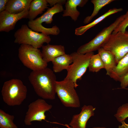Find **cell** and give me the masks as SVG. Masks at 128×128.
<instances>
[{
	"instance_id": "1",
	"label": "cell",
	"mask_w": 128,
	"mask_h": 128,
	"mask_svg": "<svg viewBox=\"0 0 128 128\" xmlns=\"http://www.w3.org/2000/svg\"><path fill=\"white\" fill-rule=\"evenodd\" d=\"M28 79L39 96L43 99H55L56 77L51 69L46 67L41 70L32 71L28 76Z\"/></svg>"
},
{
	"instance_id": "2",
	"label": "cell",
	"mask_w": 128,
	"mask_h": 128,
	"mask_svg": "<svg viewBox=\"0 0 128 128\" xmlns=\"http://www.w3.org/2000/svg\"><path fill=\"white\" fill-rule=\"evenodd\" d=\"M26 87L20 80L13 79L5 82L1 91L4 101L8 105H21L26 99Z\"/></svg>"
},
{
	"instance_id": "3",
	"label": "cell",
	"mask_w": 128,
	"mask_h": 128,
	"mask_svg": "<svg viewBox=\"0 0 128 128\" xmlns=\"http://www.w3.org/2000/svg\"><path fill=\"white\" fill-rule=\"evenodd\" d=\"M63 5L57 4L50 8L39 17L33 20H29L28 26L32 30L37 32H40L47 35H58L60 32L59 28L56 25L51 28L44 27L42 23L45 22L47 24H50L53 21V17L55 14L63 11Z\"/></svg>"
},
{
	"instance_id": "4",
	"label": "cell",
	"mask_w": 128,
	"mask_h": 128,
	"mask_svg": "<svg viewBox=\"0 0 128 128\" xmlns=\"http://www.w3.org/2000/svg\"><path fill=\"white\" fill-rule=\"evenodd\" d=\"M18 57L23 64L32 71L47 67V63L43 59L41 52L31 45L21 44L18 49Z\"/></svg>"
},
{
	"instance_id": "5",
	"label": "cell",
	"mask_w": 128,
	"mask_h": 128,
	"mask_svg": "<svg viewBox=\"0 0 128 128\" xmlns=\"http://www.w3.org/2000/svg\"><path fill=\"white\" fill-rule=\"evenodd\" d=\"M14 36V43L30 45L38 49L42 47L44 43L48 44L51 41L49 35L35 32L26 24L22 25L16 31Z\"/></svg>"
},
{
	"instance_id": "6",
	"label": "cell",
	"mask_w": 128,
	"mask_h": 128,
	"mask_svg": "<svg viewBox=\"0 0 128 128\" xmlns=\"http://www.w3.org/2000/svg\"><path fill=\"white\" fill-rule=\"evenodd\" d=\"M94 54L93 52L82 54L76 52L70 54L73 62L67 69V74L65 78L72 81L76 88L78 86L77 81L81 79L86 72L88 68L91 58Z\"/></svg>"
},
{
	"instance_id": "7",
	"label": "cell",
	"mask_w": 128,
	"mask_h": 128,
	"mask_svg": "<svg viewBox=\"0 0 128 128\" xmlns=\"http://www.w3.org/2000/svg\"><path fill=\"white\" fill-rule=\"evenodd\" d=\"M75 86L72 80L64 78L56 82V93L62 104L65 107L78 108L80 106V100L75 89Z\"/></svg>"
},
{
	"instance_id": "8",
	"label": "cell",
	"mask_w": 128,
	"mask_h": 128,
	"mask_svg": "<svg viewBox=\"0 0 128 128\" xmlns=\"http://www.w3.org/2000/svg\"><path fill=\"white\" fill-rule=\"evenodd\" d=\"M102 47L113 54L117 64L128 53V32L112 33Z\"/></svg>"
},
{
	"instance_id": "9",
	"label": "cell",
	"mask_w": 128,
	"mask_h": 128,
	"mask_svg": "<svg viewBox=\"0 0 128 128\" xmlns=\"http://www.w3.org/2000/svg\"><path fill=\"white\" fill-rule=\"evenodd\" d=\"M122 19V15L118 18L109 26L104 28L91 40L79 47L77 52L85 54L98 50L102 47Z\"/></svg>"
},
{
	"instance_id": "10",
	"label": "cell",
	"mask_w": 128,
	"mask_h": 128,
	"mask_svg": "<svg viewBox=\"0 0 128 128\" xmlns=\"http://www.w3.org/2000/svg\"><path fill=\"white\" fill-rule=\"evenodd\" d=\"M52 106L47 103L44 99H38L30 103L28 105L24 120L25 124L29 126L34 121H41L45 120V113L49 110Z\"/></svg>"
},
{
	"instance_id": "11",
	"label": "cell",
	"mask_w": 128,
	"mask_h": 128,
	"mask_svg": "<svg viewBox=\"0 0 128 128\" xmlns=\"http://www.w3.org/2000/svg\"><path fill=\"white\" fill-rule=\"evenodd\" d=\"M29 9L18 14L10 13L6 10L0 12V31L9 32L15 28L17 22L27 18Z\"/></svg>"
},
{
	"instance_id": "12",
	"label": "cell",
	"mask_w": 128,
	"mask_h": 128,
	"mask_svg": "<svg viewBox=\"0 0 128 128\" xmlns=\"http://www.w3.org/2000/svg\"><path fill=\"white\" fill-rule=\"evenodd\" d=\"M95 109L92 105H84L79 114L73 116L69 125L74 128H86L88 120L94 116Z\"/></svg>"
},
{
	"instance_id": "13",
	"label": "cell",
	"mask_w": 128,
	"mask_h": 128,
	"mask_svg": "<svg viewBox=\"0 0 128 128\" xmlns=\"http://www.w3.org/2000/svg\"><path fill=\"white\" fill-rule=\"evenodd\" d=\"M41 52L43 60L48 63L55 58L65 54L64 46L61 45L49 44L43 45Z\"/></svg>"
},
{
	"instance_id": "14",
	"label": "cell",
	"mask_w": 128,
	"mask_h": 128,
	"mask_svg": "<svg viewBox=\"0 0 128 128\" xmlns=\"http://www.w3.org/2000/svg\"><path fill=\"white\" fill-rule=\"evenodd\" d=\"M88 1V0H67L65 4V9L64 10L63 17L69 16L74 21L78 19L80 12L77 9V6L82 7Z\"/></svg>"
},
{
	"instance_id": "15",
	"label": "cell",
	"mask_w": 128,
	"mask_h": 128,
	"mask_svg": "<svg viewBox=\"0 0 128 128\" xmlns=\"http://www.w3.org/2000/svg\"><path fill=\"white\" fill-rule=\"evenodd\" d=\"M98 51L103 63L106 72V75L110 76L117 64L115 57L110 52L102 47L99 49Z\"/></svg>"
},
{
	"instance_id": "16",
	"label": "cell",
	"mask_w": 128,
	"mask_h": 128,
	"mask_svg": "<svg viewBox=\"0 0 128 128\" xmlns=\"http://www.w3.org/2000/svg\"><path fill=\"white\" fill-rule=\"evenodd\" d=\"M123 10V9L121 8H114L110 9L92 22L86 25L82 26L76 28L75 30V34L78 36L83 34L88 29L94 26L108 17L116 13L121 12Z\"/></svg>"
},
{
	"instance_id": "17",
	"label": "cell",
	"mask_w": 128,
	"mask_h": 128,
	"mask_svg": "<svg viewBox=\"0 0 128 128\" xmlns=\"http://www.w3.org/2000/svg\"><path fill=\"white\" fill-rule=\"evenodd\" d=\"M32 0H8L5 10L10 13H20L29 9L30 4Z\"/></svg>"
},
{
	"instance_id": "18",
	"label": "cell",
	"mask_w": 128,
	"mask_h": 128,
	"mask_svg": "<svg viewBox=\"0 0 128 128\" xmlns=\"http://www.w3.org/2000/svg\"><path fill=\"white\" fill-rule=\"evenodd\" d=\"M48 6L46 0H33L29 9L27 18L29 20H34L38 15L42 14Z\"/></svg>"
},
{
	"instance_id": "19",
	"label": "cell",
	"mask_w": 128,
	"mask_h": 128,
	"mask_svg": "<svg viewBox=\"0 0 128 128\" xmlns=\"http://www.w3.org/2000/svg\"><path fill=\"white\" fill-rule=\"evenodd\" d=\"M128 73V53L118 63L110 76L116 81Z\"/></svg>"
},
{
	"instance_id": "20",
	"label": "cell",
	"mask_w": 128,
	"mask_h": 128,
	"mask_svg": "<svg viewBox=\"0 0 128 128\" xmlns=\"http://www.w3.org/2000/svg\"><path fill=\"white\" fill-rule=\"evenodd\" d=\"M53 64V71L55 73L61 72L67 69L73 62L70 55L65 54L54 59L52 61Z\"/></svg>"
},
{
	"instance_id": "21",
	"label": "cell",
	"mask_w": 128,
	"mask_h": 128,
	"mask_svg": "<svg viewBox=\"0 0 128 128\" xmlns=\"http://www.w3.org/2000/svg\"><path fill=\"white\" fill-rule=\"evenodd\" d=\"M114 1V0H91V2L94 5V9L91 15L85 18L84 23L85 24L89 23L103 7Z\"/></svg>"
},
{
	"instance_id": "22",
	"label": "cell",
	"mask_w": 128,
	"mask_h": 128,
	"mask_svg": "<svg viewBox=\"0 0 128 128\" xmlns=\"http://www.w3.org/2000/svg\"><path fill=\"white\" fill-rule=\"evenodd\" d=\"M14 115L7 113L0 109V128H18V127L14 122Z\"/></svg>"
},
{
	"instance_id": "23",
	"label": "cell",
	"mask_w": 128,
	"mask_h": 128,
	"mask_svg": "<svg viewBox=\"0 0 128 128\" xmlns=\"http://www.w3.org/2000/svg\"><path fill=\"white\" fill-rule=\"evenodd\" d=\"M88 68L89 71L93 72H97L102 69H105L103 63L98 53L94 54L91 56Z\"/></svg>"
},
{
	"instance_id": "24",
	"label": "cell",
	"mask_w": 128,
	"mask_h": 128,
	"mask_svg": "<svg viewBox=\"0 0 128 128\" xmlns=\"http://www.w3.org/2000/svg\"><path fill=\"white\" fill-rule=\"evenodd\" d=\"M128 26V11L123 15V19L120 22L115 29L112 33H115L119 32H125Z\"/></svg>"
},
{
	"instance_id": "25",
	"label": "cell",
	"mask_w": 128,
	"mask_h": 128,
	"mask_svg": "<svg viewBox=\"0 0 128 128\" xmlns=\"http://www.w3.org/2000/svg\"><path fill=\"white\" fill-rule=\"evenodd\" d=\"M121 88H120L125 89L128 86V73L126 74L120 79Z\"/></svg>"
},
{
	"instance_id": "26",
	"label": "cell",
	"mask_w": 128,
	"mask_h": 128,
	"mask_svg": "<svg viewBox=\"0 0 128 128\" xmlns=\"http://www.w3.org/2000/svg\"><path fill=\"white\" fill-rule=\"evenodd\" d=\"M51 7L58 4H61L63 5L65 4L66 1L65 0H46Z\"/></svg>"
},
{
	"instance_id": "27",
	"label": "cell",
	"mask_w": 128,
	"mask_h": 128,
	"mask_svg": "<svg viewBox=\"0 0 128 128\" xmlns=\"http://www.w3.org/2000/svg\"><path fill=\"white\" fill-rule=\"evenodd\" d=\"M8 0H0V12L5 10L6 7Z\"/></svg>"
},
{
	"instance_id": "28",
	"label": "cell",
	"mask_w": 128,
	"mask_h": 128,
	"mask_svg": "<svg viewBox=\"0 0 128 128\" xmlns=\"http://www.w3.org/2000/svg\"><path fill=\"white\" fill-rule=\"evenodd\" d=\"M121 123L122 125L119 126V128H128V124L126 123L124 121H122Z\"/></svg>"
},
{
	"instance_id": "29",
	"label": "cell",
	"mask_w": 128,
	"mask_h": 128,
	"mask_svg": "<svg viewBox=\"0 0 128 128\" xmlns=\"http://www.w3.org/2000/svg\"><path fill=\"white\" fill-rule=\"evenodd\" d=\"M65 126L68 128H73L69 126L68 125L66 124L65 125ZM52 128H59L57 127H53Z\"/></svg>"
},
{
	"instance_id": "30",
	"label": "cell",
	"mask_w": 128,
	"mask_h": 128,
	"mask_svg": "<svg viewBox=\"0 0 128 128\" xmlns=\"http://www.w3.org/2000/svg\"><path fill=\"white\" fill-rule=\"evenodd\" d=\"M106 128L104 127H95L93 128Z\"/></svg>"
},
{
	"instance_id": "31",
	"label": "cell",
	"mask_w": 128,
	"mask_h": 128,
	"mask_svg": "<svg viewBox=\"0 0 128 128\" xmlns=\"http://www.w3.org/2000/svg\"><path fill=\"white\" fill-rule=\"evenodd\" d=\"M126 89H128H128H127V88H126Z\"/></svg>"
}]
</instances>
